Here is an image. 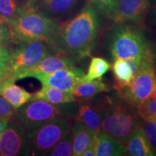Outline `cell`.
<instances>
[{
  "label": "cell",
  "instance_id": "1",
  "mask_svg": "<svg viewBox=\"0 0 156 156\" xmlns=\"http://www.w3.org/2000/svg\"><path fill=\"white\" fill-rule=\"evenodd\" d=\"M99 28V17L91 5L85 6L74 18L59 23L50 46L55 53L81 60L90 56Z\"/></svg>",
  "mask_w": 156,
  "mask_h": 156
},
{
  "label": "cell",
  "instance_id": "2",
  "mask_svg": "<svg viewBox=\"0 0 156 156\" xmlns=\"http://www.w3.org/2000/svg\"><path fill=\"white\" fill-rule=\"evenodd\" d=\"M100 103L102 108L101 131L126 145L142 121L136 112V108L120 98L116 99L106 96Z\"/></svg>",
  "mask_w": 156,
  "mask_h": 156
},
{
  "label": "cell",
  "instance_id": "3",
  "mask_svg": "<svg viewBox=\"0 0 156 156\" xmlns=\"http://www.w3.org/2000/svg\"><path fill=\"white\" fill-rule=\"evenodd\" d=\"M18 44L44 41L50 44L59 28L57 20L39 10L32 0L23 3L12 25Z\"/></svg>",
  "mask_w": 156,
  "mask_h": 156
},
{
  "label": "cell",
  "instance_id": "4",
  "mask_svg": "<svg viewBox=\"0 0 156 156\" xmlns=\"http://www.w3.org/2000/svg\"><path fill=\"white\" fill-rule=\"evenodd\" d=\"M79 108L77 102L53 104L41 100L30 101L15 110L13 117L26 133L46 123L59 119H75Z\"/></svg>",
  "mask_w": 156,
  "mask_h": 156
},
{
  "label": "cell",
  "instance_id": "5",
  "mask_svg": "<svg viewBox=\"0 0 156 156\" xmlns=\"http://www.w3.org/2000/svg\"><path fill=\"white\" fill-rule=\"evenodd\" d=\"M108 47L114 59L144 58L153 55L143 31L126 23H118L111 30Z\"/></svg>",
  "mask_w": 156,
  "mask_h": 156
},
{
  "label": "cell",
  "instance_id": "6",
  "mask_svg": "<svg viewBox=\"0 0 156 156\" xmlns=\"http://www.w3.org/2000/svg\"><path fill=\"white\" fill-rule=\"evenodd\" d=\"M153 55L144 58L134 73L131 83L117 91L119 97L136 108L156 89Z\"/></svg>",
  "mask_w": 156,
  "mask_h": 156
},
{
  "label": "cell",
  "instance_id": "7",
  "mask_svg": "<svg viewBox=\"0 0 156 156\" xmlns=\"http://www.w3.org/2000/svg\"><path fill=\"white\" fill-rule=\"evenodd\" d=\"M71 120L59 119L51 121L26 133L30 153L47 155L54 146L72 131Z\"/></svg>",
  "mask_w": 156,
  "mask_h": 156
},
{
  "label": "cell",
  "instance_id": "8",
  "mask_svg": "<svg viewBox=\"0 0 156 156\" xmlns=\"http://www.w3.org/2000/svg\"><path fill=\"white\" fill-rule=\"evenodd\" d=\"M51 54H55V51L46 42L32 41L16 45L7 63L10 70V77L20 72L34 67Z\"/></svg>",
  "mask_w": 156,
  "mask_h": 156
},
{
  "label": "cell",
  "instance_id": "9",
  "mask_svg": "<svg viewBox=\"0 0 156 156\" xmlns=\"http://www.w3.org/2000/svg\"><path fill=\"white\" fill-rule=\"evenodd\" d=\"M30 155L27 141L26 132L14 117L0 136V156Z\"/></svg>",
  "mask_w": 156,
  "mask_h": 156
},
{
  "label": "cell",
  "instance_id": "10",
  "mask_svg": "<svg viewBox=\"0 0 156 156\" xmlns=\"http://www.w3.org/2000/svg\"><path fill=\"white\" fill-rule=\"evenodd\" d=\"M84 75L83 69L73 66L48 74L37 75L34 78L40 81L43 86L53 87L72 93L78 84L81 83Z\"/></svg>",
  "mask_w": 156,
  "mask_h": 156
},
{
  "label": "cell",
  "instance_id": "11",
  "mask_svg": "<svg viewBox=\"0 0 156 156\" xmlns=\"http://www.w3.org/2000/svg\"><path fill=\"white\" fill-rule=\"evenodd\" d=\"M151 0H116L108 17L115 24L140 22L147 12Z\"/></svg>",
  "mask_w": 156,
  "mask_h": 156
},
{
  "label": "cell",
  "instance_id": "12",
  "mask_svg": "<svg viewBox=\"0 0 156 156\" xmlns=\"http://www.w3.org/2000/svg\"><path fill=\"white\" fill-rule=\"evenodd\" d=\"M75 60L61 54H51L30 69L20 72L12 76L15 80L27 77H35L37 75L48 74L62 68L75 66Z\"/></svg>",
  "mask_w": 156,
  "mask_h": 156
},
{
  "label": "cell",
  "instance_id": "13",
  "mask_svg": "<svg viewBox=\"0 0 156 156\" xmlns=\"http://www.w3.org/2000/svg\"><path fill=\"white\" fill-rule=\"evenodd\" d=\"M15 81L12 77H7L0 81V96L17 109L30 101L33 93L18 86Z\"/></svg>",
  "mask_w": 156,
  "mask_h": 156
},
{
  "label": "cell",
  "instance_id": "14",
  "mask_svg": "<svg viewBox=\"0 0 156 156\" xmlns=\"http://www.w3.org/2000/svg\"><path fill=\"white\" fill-rule=\"evenodd\" d=\"M75 120L81 122L95 135L100 131L102 120V108L100 102L95 105L86 103L79 106Z\"/></svg>",
  "mask_w": 156,
  "mask_h": 156
},
{
  "label": "cell",
  "instance_id": "15",
  "mask_svg": "<svg viewBox=\"0 0 156 156\" xmlns=\"http://www.w3.org/2000/svg\"><path fill=\"white\" fill-rule=\"evenodd\" d=\"M93 142L97 156H120L126 153V145L113 139L103 131H99L95 134Z\"/></svg>",
  "mask_w": 156,
  "mask_h": 156
},
{
  "label": "cell",
  "instance_id": "16",
  "mask_svg": "<svg viewBox=\"0 0 156 156\" xmlns=\"http://www.w3.org/2000/svg\"><path fill=\"white\" fill-rule=\"evenodd\" d=\"M126 153L132 156H155V152L150 145L147 138L144 133L142 126H140L131 137L126 145Z\"/></svg>",
  "mask_w": 156,
  "mask_h": 156
},
{
  "label": "cell",
  "instance_id": "17",
  "mask_svg": "<svg viewBox=\"0 0 156 156\" xmlns=\"http://www.w3.org/2000/svg\"><path fill=\"white\" fill-rule=\"evenodd\" d=\"M34 100H41L53 104L77 102L73 93L49 86H43L40 90L33 93L31 101Z\"/></svg>",
  "mask_w": 156,
  "mask_h": 156
},
{
  "label": "cell",
  "instance_id": "18",
  "mask_svg": "<svg viewBox=\"0 0 156 156\" xmlns=\"http://www.w3.org/2000/svg\"><path fill=\"white\" fill-rule=\"evenodd\" d=\"M71 132L73 138V155H81L93 141L95 134L77 120H75L73 123Z\"/></svg>",
  "mask_w": 156,
  "mask_h": 156
},
{
  "label": "cell",
  "instance_id": "19",
  "mask_svg": "<svg viewBox=\"0 0 156 156\" xmlns=\"http://www.w3.org/2000/svg\"><path fill=\"white\" fill-rule=\"evenodd\" d=\"M110 87L101 79H96L90 82L80 83L73 90V94L77 100H87L101 93L108 92Z\"/></svg>",
  "mask_w": 156,
  "mask_h": 156
},
{
  "label": "cell",
  "instance_id": "20",
  "mask_svg": "<svg viewBox=\"0 0 156 156\" xmlns=\"http://www.w3.org/2000/svg\"><path fill=\"white\" fill-rule=\"evenodd\" d=\"M77 2V0H48L36 5L45 15L54 18L69 13L75 8Z\"/></svg>",
  "mask_w": 156,
  "mask_h": 156
},
{
  "label": "cell",
  "instance_id": "21",
  "mask_svg": "<svg viewBox=\"0 0 156 156\" xmlns=\"http://www.w3.org/2000/svg\"><path fill=\"white\" fill-rule=\"evenodd\" d=\"M112 68L114 75V87L115 90H119L131 83L134 74L126 59H114Z\"/></svg>",
  "mask_w": 156,
  "mask_h": 156
},
{
  "label": "cell",
  "instance_id": "22",
  "mask_svg": "<svg viewBox=\"0 0 156 156\" xmlns=\"http://www.w3.org/2000/svg\"><path fill=\"white\" fill-rule=\"evenodd\" d=\"M112 67V64L105 58L92 57L86 75L83 76L82 82H90L101 79Z\"/></svg>",
  "mask_w": 156,
  "mask_h": 156
},
{
  "label": "cell",
  "instance_id": "23",
  "mask_svg": "<svg viewBox=\"0 0 156 156\" xmlns=\"http://www.w3.org/2000/svg\"><path fill=\"white\" fill-rule=\"evenodd\" d=\"M136 112L142 120H156V89L136 107Z\"/></svg>",
  "mask_w": 156,
  "mask_h": 156
},
{
  "label": "cell",
  "instance_id": "24",
  "mask_svg": "<svg viewBox=\"0 0 156 156\" xmlns=\"http://www.w3.org/2000/svg\"><path fill=\"white\" fill-rule=\"evenodd\" d=\"M17 0H0V15L12 26L16 20L21 6Z\"/></svg>",
  "mask_w": 156,
  "mask_h": 156
},
{
  "label": "cell",
  "instance_id": "25",
  "mask_svg": "<svg viewBox=\"0 0 156 156\" xmlns=\"http://www.w3.org/2000/svg\"><path fill=\"white\" fill-rule=\"evenodd\" d=\"M47 155L70 156L73 155V138L72 132L64 136L54 147L48 152Z\"/></svg>",
  "mask_w": 156,
  "mask_h": 156
},
{
  "label": "cell",
  "instance_id": "26",
  "mask_svg": "<svg viewBox=\"0 0 156 156\" xmlns=\"http://www.w3.org/2000/svg\"><path fill=\"white\" fill-rule=\"evenodd\" d=\"M18 44L12 27L0 15V45L14 46Z\"/></svg>",
  "mask_w": 156,
  "mask_h": 156
},
{
  "label": "cell",
  "instance_id": "27",
  "mask_svg": "<svg viewBox=\"0 0 156 156\" xmlns=\"http://www.w3.org/2000/svg\"><path fill=\"white\" fill-rule=\"evenodd\" d=\"M140 126L150 145L156 153V120L142 121Z\"/></svg>",
  "mask_w": 156,
  "mask_h": 156
},
{
  "label": "cell",
  "instance_id": "28",
  "mask_svg": "<svg viewBox=\"0 0 156 156\" xmlns=\"http://www.w3.org/2000/svg\"><path fill=\"white\" fill-rule=\"evenodd\" d=\"M15 110L16 108L0 96V120H9L13 117Z\"/></svg>",
  "mask_w": 156,
  "mask_h": 156
},
{
  "label": "cell",
  "instance_id": "29",
  "mask_svg": "<svg viewBox=\"0 0 156 156\" xmlns=\"http://www.w3.org/2000/svg\"><path fill=\"white\" fill-rule=\"evenodd\" d=\"M87 1L94 5L99 10L108 16L114 8L116 0H87Z\"/></svg>",
  "mask_w": 156,
  "mask_h": 156
},
{
  "label": "cell",
  "instance_id": "30",
  "mask_svg": "<svg viewBox=\"0 0 156 156\" xmlns=\"http://www.w3.org/2000/svg\"><path fill=\"white\" fill-rule=\"evenodd\" d=\"M14 46H5L0 45V64H7L8 62Z\"/></svg>",
  "mask_w": 156,
  "mask_h": 156
},
{
  "label": "cell",
  "instance_id": "31",
  "mask_svg": "<svg viewBox=\"0 0 156 156\" xmlns=\"http://www.w3.org/2000/svg\"><path fill=\"white\" fill-rule=\"evenodd\" d=\"M11 77L10 70L7 64H0V81Z\"/></svg>",
  "mask_w": 156,
  "mask_h": 156
},
{
  "label": "cell",
  "instance_id": "32",
  "mask_svg": "<svg viewBox=\"0 0 156 156\" xmlns=\"http://www.w3.org/2000/svg\"><path fill=\"white\" fill-rule=\"evenodd\" d=\"M81 155L82 156H95V146H94V142H93V141L91 142V143L87 146L86 149L82 153Z\"/></svg>",
  "mask_w": 156,
  "mask_h": 156
},
{
  "label": "cell",
  "instance_id": "33",
  "mask_svg": "<svg viewBox=\"0 0 156 156\" xmlns=\"http://www.w3.org/2000/svg\"><path fill=\"white\" fill-rule=\"evenodd\" d=\"M9 121V120H0V136H1L4 129H5L6 126H7Z\"/></svg>",
  "mask_w": 156,
  "mask_h": 156
},
{
  "label": "cell",
  "instance_id": "34",
  "mask_svg": "<svg viewBox=\"0 0 156 156\" xmlns=\"http://www.w3.org/2000/svg\"><path fill=\"white\" fill-rule=\"evenodd\" d=\"M32 1L34 2L36 5H39V4L46 2H47L48 0H32Z\"/></svg>",
  "mask_w": 156,
  "mask_h": 156
},
{
  "label": "cell",
  "instance_id": "35",
  "mask_svg": "<svg viewBox=\"0 0 156 156\" xmlns=\"http://www.w3.org/2000/svg\"><path fill=\"white\" fill-rule=\"evenodd\" d=\"M153 15L154 17V19L156 20V2L155 4V6H154V8H153Z\"/></svg>",
  "mask_w": 156,
  "mask_h": 156
},
{
  "label": "cell",
  "instance_id": "36",
  "mask_svg": "<svg viewBox=\"0 0 156 156\" xmlns=\"http://www.w3.org/2000/svg\"><path fill=\"white\" fill-rule=\"evenodd\" d=\"M153 62H154V65L156 67V50L155 51H153Z\"/></svg>",
  "mask_w": 156,
  "mask_h": 156
},
{
  "label": "cell",
  "instance_id": "37",
  "mask_svg": "<svg viewBox=\"0 0 156 156\" xmlns=\"http://www.w3.org/2000/svg\"><path fill=\"white\" fill-rule=\"evenodd\" d=\"M155 85H156V72H155Z\"/></svg>",
  "mask_w": 156,
  "mask_h": 156
},
{
  "label": "cell",
  "instance_id": "38",
  "mask_svg": "<svg viewBox=\"0 0 156 156\" xmlns=\"http://www.w3.org/2000/svg\"><path fill=\"white\" fill-rule=\"evenodd\" d=\"M23 1H26V2H28V1H29V0H23Z\"/></svg>",
  "mask_w": 156,
  "mask_h": 156
}]
</instances>
